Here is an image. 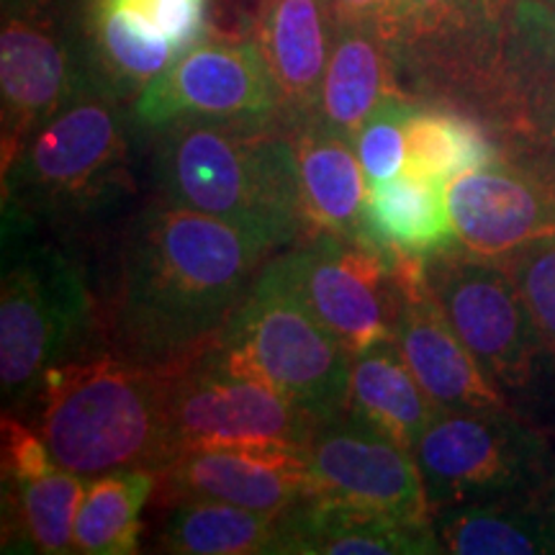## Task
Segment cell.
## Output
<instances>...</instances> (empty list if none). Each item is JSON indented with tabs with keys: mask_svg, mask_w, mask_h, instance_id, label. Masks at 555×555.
<instances>
[{
	"mask_svg": "<svg viewBox=\"0 0 555 555\" xmlns=\"http://www.w3.org/2000/svg\"><path fill=\"white\" fill-rule=\"evenodd\" d=\"M266 242L217 217L159 198L129 227L114 298L121 356L180 367L217 343L245 301Z\"/></svg>",
	"mask_w": 555,
	"mask_h": 555,
	"instance_id": "cell-1",
	"label": "cell"
},
{
	"mask_svg": "<svg viewBox=\"0 0 555 555\" xmlns=\"http://www.w3.org/2000/svg\"><path fill=\"white\" fill-rule=\"evenodd\" d=\"M159 129V198L227 221L273 249L309 234L286 124L180 119Z\"/></svg>",
	"mask_w": 555,
	"mask_h": 555,
	"instance_id": "cell-2",
	"label": "cell"
},
{
	"mask_svg": "<svg viewBox=\"0 0 555 555\" xmlns=\"http://www.w3.org/2000/svg\"><path fill=\"white\" fill-rule=\"evenodd\" d=\"M170 367L121 352H82L50 371L37 429L60 468L95 478L119 468L163 470L168 446Z\"/></svg>",
	"mask_w": 555,
	"mask_h": 555,
	"instance_id": "cell-3",
	"label": "cell"
},
{
	"mask_svg": "<svg viewBox=\"0 0 555 555\" xmlns=\"http://www.w3.org/2000/svg\"><path fill=\"white\" fill-rule=\"evenodd\" d=\"M34 221L3 208L0 281V388L9 409L37 401L54 367L86 352L93 296L62 249L31 237Z\"/></svg>",
	"mask_w": 555,
	"mask_h": 555,
	"instance_id": "cell-4",
	"label": "cell"
},
{
	"mask_svg": "<svg viewBox=\"0 0 555 555\" xmlns=\"http://www.w3.org/2000/svg\"><path fill=\"white\" fill-rule=\"evenodd\" d=\"M211 350L232 373L273 388L317 420L347 406L352 356L311 314L275 260L255 278Z\"/></svg>",
	"mask_w": 555,
	"mask_h": 555,
	"instance_id": "cell-5",
	"label": "cell"
},
{
	"mask_svg": "<svg viewBox=\"0 0 555 555\" xmlns=\"http://www.w3.org/2000/svg\"><path fill=\"white\" fill-rule=\"evenodd\" d=\"M95 82L31 134L3 168V208L26 219L86 217L131 191L129 131Z\"/></svg>",
	"mask_w": 555,
	"mask_h": 555,
	"instance_id": "cell-6",
	"label": "cell"
},
{
	"mask_svg": "<svg viewBox=\"0 0 555 555\" xmlns=\"http://www.w3.org/2000/svg\"><path fill=\"white\" fill-rule=\"evenodd\" d=\"M429 509L517 494H551L555 457L515 409L437 412L414 446Z\"/></svg>",
	"mask_w": 555,
	"mask_h": 555,
	"instance_id": "cell-7",
	"label": "cell"
},
{
	"mask_svg": "<svg viewBox=\"0 0 555 555\" xmlns=\"http://www.w3.org/2000/svg\"><path fill=\"white\" fill-rule=\"evenodd\" d=\"M425 275L455 335L504 393L530 391L540 373L555 365L551 347L502 262L455 245L433 255L425 262Z\"/></svg>",
	"mask_w": 555,
	"mask_h": 555,
	"instance_id": "cell-8",
	"label": "cell"
},
{
	"mask_svg": "<svg viewBox=\"0 0 555 555\" xmlns=\"http://www.w3.org/2000/svg\"><path fill=\"white\" fill-rule=\"evenodd\" d=\"M170 461L204 448L307 450L317 416L294 401L232 373L206 347L191 363L170 367L168 384Z\"/></svg>",
	"mask_w": 555,
	"mask_h": 555,
	"instance_id": "cell-9",
	"label": "cell"
},
{
	"mask_svg": "<svg viewBox=\"0 0 555 555\" xmlns=\"http://www.w3.org/2000/svg\"><path fill=\"white\" fill-rule=\"evenodd\" d=\"M273 260L311 314L352 358L393 339L397 268L371 240L319 232Z\"/></svg>",
	"mask_w": 555,
	"mask_h": 555,
	"instance_id": "cell-10",
	"label": "cell"
},
{
	"mask_svg": "<svg viewBox=\"0 0 555 555\" xmlns=\"http://www.w3.org/2000/svg\"><path fill=\"white\" fill-rule=\"evenodd\" d=\"M134 116L152 129L180 119L278 124L283 108L258 41L204 39L137 95Z\"/></svg>",
	"mask_w": 555,
	"mask_h": 555,
	"instance_id": "cell-11",
	"label": "cell"
},
{
	"mask_svg": "<svg viewBox=\"0 0 555 555\" xmlns=\"http://www.w3.org/2000/svg\"><path fill=\"white\" fill-rule=\"evenodd\" d=\"M307 470L317 502L433 519L412 450L347 406L319 420L307 446Z\"/></svg>",
	"mask_w": 555,
	"mask_h": 555,
	"instance_id": "cell-12",
	"label": "cell"
},
{
	"mask_svg": "<svg viewBox=\"0 0 555 555\" xmlns=\"http://www.w3.org/2000/svg\"><path fill=\"white\" fill-rule=\"evenodd\" d=\"M502 157L555 191V13L517 0L499 88L483 116Z\"/></svg>",
	"mask_w": 555,
	"mask_h": 555,
	"instance_id": "cell-13",
	"label": "cell"
},
{
	"mask_svg": "<svg viewBox=\"0 0 555 555\" xmlns=\"http://www.w3.org/2000/svg\"><path fill=\"white\" fill-rule=\"evenodd\" d=\"M427 260L393 258L399 301L393 343L416 384L440 412H502L512 409L506 393L481 371L455 335L425 275Z\"/></svg>",
	"mask_w": 555,
	"mask_h": 555,
	"instance_id": "cell-14",
	"label": "cell"
},
{
	"mask_svg": "<svg viewBox=\"0 0 555 555\" xmlns=\"http://www.w3.org/2000/svg\"><path fill=\"white\" fill-rule=\"evenodd\" d=\"M93 78L50 21L5 18L0 31L3 90V168L21 155L31 134L75 101Z\"/></svg>",
	"mask_w": 555,
	"mask_h": 555,
	"instance_id": "cell-15",
	"label": "cell"
},
{
	"mask_svg": "<svg viewBox=\"0 0 555 555\" xmlns=\"http://www.w3.org/2000/svg\"><path fill=\"white\" fill-rule=\"evenodd\" d=\"M448 211L457 245L478 258L504 260L555 234V191L509 159L450 180Z\"/></svg>",
	"mask_w": 555,
	"mask_h": 555,
	"instance_id": "cell-16",
	"label": "cell"
},
{
	"mask_svg": "<svg viewBox=\"0 0 555 555\" xmlns=\"http://www.w3.org/2000/svg\"><path fill=\"white\" fill-rule=\"evenodd\" d=\"M159 502L214 499L283 515L311 499L307 450L294 448H204L180 453L157 470Z\"/></svg>",
	"mask_w": 555,
	"mask_h": 555,
	"instance_id": "cell-17",
	"label": "cell"
},
{
	"mask_svg": "<svg viewBox=\"0 0 555 555\" xmlns=\"http://www.w3.org/2000/svg\"><path fill=\"white\" fill-rule=\"evenodd\" d=\"M258 47L281 99L283 121L317 116L335 11L330 0H260Z\"/></svg>",
	"mask_w": 555,
	"mask_h": 555,
	"instance_id": "cell-18",
	"label": "cell"
},
{
	"mask_svg": "<svg viewBox=\"0 0 555 555\" xmlns=\"http://www.w3.org/2000/svg\"><path fill=\"white\" fill-rule=\"evenodd\" d=\"M283 555H429L442 553L433 519L324 504L283 512Z\"/></svg>",
	"mask_w": 555,
	"mask_h": 555,
	"instance_id": "cell-19",
	"label": "cell"
},
{
	"mask_svg": "<svg viewBox=\"0 0 555 555\" xmlns=\"http://www.w3.org/2000/svg\"><path fill=\"white\" fill-rule=\"evenodd\" d=\"M296 152L301 211L311 234L363 237L367 178L350 139L324 127L319 116L286 124Z\"/></svg>",
	"mask_w": 555,
	"mask_h": 555,
	"instance_id": "cell-20",
	"label": "cell"
},
{
	"mask_svg": "<svg viewBox=\"0 0 555 555\" xmlns=\"http://www.w3.org/2000/svg\"><path fill=\"white\" fill-rule=\"evenodd\" d=\"M399 88L397 69L376 21L337 18L327 73L319 99V121L345 139H356L367 116Z\"/></svg>",
	"mask_w": 555,
	"mask_h": 555,
	"instance_id": "cell-21",
	"label": "cell"
},
{
	"mask_svg": "<svg viewBox=\"0 0 555 555\" xmlns=\"http://www.w3.org/2000/svg\"><path fill=\"white\" fill-rule=\"evenodd\" d=\"M433 527L442 553H555L553 491L442 506V509H433Z\"/></svg>",
	"mask_w": 555,
	"mask_h": 555,
	"instance_id": "cell-22",
	"label": "cell"
},
{
	"mask_svg": "<svg viewBox=\"0 0 555 555\" xmlns=\"http://www.w3.org/2000/svg\"><path fill=\"white\" fill-rule=\"evenodd\" d=\"M363 237L388 258L429 260L455 247L446 183L409 168L384 183H367Z\"/></svg>",
	"mask_w": 555,
	"mask_h": 555,
	"instance_id": "cell-23",
	"label": "cell"
},
{
	"mask_svg": "<svg viewBox=\"0 0 555 555\" xmlns=\"http://www.w3.org/2000/svg\"><path fill=\"white\" fill-rule=\"evenodd\" d=\"M155 547L178 555H283L281 515L214 499L165 502Z\"/></svg>",
	"mask_w": 555,
	"mask_h": 555,
	"instance_id": "cell-24",
	"label": "cell"
},
{
	"mask_svg": "<svg viewBox=\"0 0 555 555\" xmlns=\"http://www.w3.org/2000/svg\"><path fill=\"white\" fill-rule=\"evenodd\" d=\"M347 409L412 453L440 412L416 384L393 339L352 358Z\"/></svg>",
	"mask_w": 555,
	"mask_h": 555,
	"instance_id": "cell-25",
	"label": "cell"
},
{
	"mask_svg": "<svg viewBox=\"0 0 555 555\" xmlns=\"http://www.w3.org/2000/svg\"><path fill=\"white\" fill-rule=\"evenodd\" d=\"M86 34L88 75L114 99L142 93L180 54L168 39L144 29L106 0H90Z\"/></svg>",
	"mask_w": 555,
	"mask_h": 555,
	"instance_id": "cell-26",
	"label": "cell"
},
{
	"mask_svg": "<svg viewBox=\"0 0 555 555\" xmlns=\"http://www.w3.org/2000/svg\"><path fill=\"white\" fill-rule=\"evenodd\" d=\"M86 478L65 468L3 483V553H75V522H78Z\"/></svg>",
	"mask_w": 555,
	"mask_h": 555,
	"instance_id": "cell-27",
	"label": "cell"
},
{
	"mask_svg": "<svg viewBox=\"0 0 555 555\" xmlns=\"http://www.w3.org/2000/svg\"><path fill=\"white\" fill-rule=\"evenodd\" d=\"M409 170L442 183L502 157L496 139L476 116L446 103L414 101L406 116Z\"/></svg>",
	"mask_w": 555,
	"mask_h": 555,
	"instance_id": "cell-28",
	"label": "cell"
},
{
	"mask_svg": "<svg viewBox=\"0 0 555 555\" xmlns=\"http://www.w3.org/2000/svg\"><path fill=\"white\" fill-rule=\"evenodd\" d=\"M155 489L157 470L150 468H119L95 476L86 486L75 522V553H137L144 504Z\"/></svg>",
	"mask_w": 555,
	"mask_h": 555,
	"instance_id": "cell-29",
	"label": "cell"
},
{
	"mask_svg": "<svg viewBox=\"0 0 555 555\" xmlns=\"http://www.w3.org/2000/svg\"><path fill=\"white\" fill-rule=\"evenodd\" d=\"M412 103L414 99L404 93L386 95L352 139L367 183H384L406 170V116Z\"/></svg>",
	"mask_w": 555,
	"mask_h": 555,
	"instance_id": "cell-30",
	"label": "cell"
},
{
	"mask_svg": "<svg viewBox=\"0 0 555 555\" xmlns=\"http://www.w3.org/2000/svg\"><path fill=\"white\" fill-rule=\"evenodd\" d=\"M512 275L532 322L555 356V234L499 260Z\"/></svg>",
	"mask_w": 555,
	"mask_h": 555,
	"instance_id": "cell-31",
	"label": "cell"
},
{
	"mask_svg": "<svg viewBox=\"0 0 555 555\" xmlns=\"http://www.w3.org/2000/svg\"><path fill=\"white\" fill-rule=\"evenodd\" d=\"M183 54L208 34V0H106Z\"/></svg>",
	"mask_w": 555,
	"mask_h": 555,
	"instance_id": "cell-32",
	"label": "cell"
},
{
	"mask_svg": "<svg viewBox=\"0 0 555 555\" xmlns=\"http://www.w3.org/2000/svg\"><path fill=\"white\" fill-rule=\"evenodd\" d=\"M3 483H21L57 468L52 450L39 429L24 425L16 414L3 412Z\"/></svg>",
	"mask_w": 555,
	"mask_h": 555,
	"instance_id": "cell-33",
	"label": "cell"
},
{
	"mask_svg": "<svg viewBox=\"0 0 555 555\" xmlns=\"http://www.w3.org/2000/svg\"><path fill=\"white\" fill-rule=\"evenodd\" d=\"M337 18H367L376 21L384 0H330Z\"/></svg>",
	"mask_w": 555,
	"mask_h": 555,
	"instance_id": "cell-34",
	"label": "cell"
},
{
	"mask_svg": "<svg viewBox=\"0 0 555 555\" xmlns=\"http://www.w3.org/2000/svg\"><path fill=\"white\" fill-rule=\"evenodd\" d=\"M553 509H555V483H553Z\"/></svg>",
	"mask_w": 555,
	"mask_h": 555,
	"instance_id": "cell-35",
	"label": "cell"
},
{
	"mask_svg": "<svg viewBox=\"0 0 555 555\" xmlns=\"http://www.w3.org/2000/svg\"><path fill=\"white\" fill-rule=\"evenodd\" d=\"M553 3H555V0H553Z\"/></svg>",
	"mask_w": 555,
	"mask_h": 555,
	"instance_id": "cell-36",
	"label": "cell"
}]
</instances>
